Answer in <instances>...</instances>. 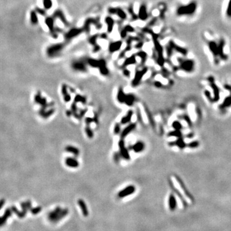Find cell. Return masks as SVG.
Masks as SVG:
<instances>
[{"instance_id":"6da1fadb","label":"cell","mask_w":231,"mask_h":231,"mask_svg":"<svg viewBox=\"0 0 231 231\" xmlns=\"http://www.w3.org/2000/svg\"><path fill=\"white\" fill-rule=\"evenodd\" d=\"M64 47V44H61V43L50 46L47 48V50H46L47 55L50 57H56L57 55H59L60 52L62 51Z\"/></svg>"},{"instance_id":"7a4b0ae2","label":"cell","mask_w":231,"mask_h":231,"mask_svg":"<svg viewBox=\"0 0 231 231\" xmlns=\"http://www.w3.org/2000/svg\"><path fill=\"white\" fill-rule=\"evenodd\" d=\"M118 146L119 148V153L121 157L124 159L125 160H127V161L130 160V153H129V152L128 149L127 148V147L125 146L124 139H121L119 140L118 143Z\"/></svg>"},{"instance_id":"3957f363","label":"cell","mask_w":231,"mask_h":231,"mask_svg":"<svg viewBox=\"0 0 231 231\" xmlns=\"http://www.w3.org/2000/svg\"><path fill=\"white\" fill-rule=\"evenodd\" d=\"M147 71H148L147 67H144L142 70H139V71H136V73H135V74L134 78L133 80H132V87H135L139 84V83L141 82V80H142V78H143V76L145 75Z\"/></svg>"},{"instance_id":"277c9868","label":"cell","mask_w":231,"mask_h":231,"mask_svg":"<svg viewBox=\"0 0 231 231\" xmlns=\"http://www.w3.org/2000/svg\"><path fill=\"white\" fill-rule=\"evenodd\" d=\"M54 20L55 19L53 17H46L45 19V23L47 24V26L48 27L49 30H50V32L51 33V34L53 37V38H57L58 35H57V32L55 30L54 28Z\"/></svg>"},{"instance_id":"5b68a950","label":"cell","mask_w":231,"mask_h":231,"mask_svg":"<svg viewBox=\"0 0 231 231\" xmlns=\"http://www.w3.org/2000/svg\"><path fill=\"white\" fill-rule=\"evenodd\" d=\"M87 62H85L82 60H76L74 61L71 64V67L76 71L80 72H86L87 71Z\"/></svg>"},{"instance_id":"8992f818","label":"cell","mask_w":231,"mask_h":231,"mask_svg":"<svg viewBox=\"0 0 231 231\" xmlns=\"http://www.w3.org/2000/svg\"><path fill=\"white\" fill-rule=\"evenodd\" d=\"M135 191V187L133 185H130L128 186L124 189L120 191L118 193V195L119 198H124V197L130 196L132 194H133Z\"/></svg>"},{"instance_id":"52a82bcc","label":"cell","mask_w":231,"mask_h":231,"mask_svg":"<svg viewBox=\"0 0 231 231\" xmlns=\"http://www.w3.org/2000/svg\"><path fill=\"white\" fill-rule=\"evenodd\" d=\"M83 29L82 28H74L71 29L68 32L66 33L65 34V39L67 40H71L73 38L76 37V36L79 35L80 33L83 32Z\"/></svg>"},{"instance_id":"ba28073f","label":"cell","mask_w":231,"mask_h":231,"mask_svg":"<svg viewBox=\"0 0 231 231\" xmlns=\"http://www.w3.org/2000/svg\"><path fill=\"white\" fill-rule=\"evenodd\" d=\"M136 128V123H131L130 124L128 125L121 132V139H124L128 135L130 134L131 132L135 130V128Z\"/></svg>"},{"instance_id":"9c48e42d","label":"cell","mask_w":231,"mask_h":231,"mask_svg":"<svg viewBox=\"0 0 231 231\" xmlns=\"http://www.w3.org/2000/svg\"><path fill=\"white\" fill-rule=\"evenodd\" d=\"M65 164L70 168H77L79 167V162L76 158L73 157H67L65 159Z\"/></svg>"},{"instance_id":"30bf717a","label":"cell","mask_w":231,"mask_h":231,"mask_svg":"<svg viewBox=\"0 0 231 231\" xmlns=\"http://www.w3.org/2000/svg\"><path fill=\"white\" fill-rule=\"evenodd\" d=\"M108 12L110 14H116L121 19H125L127 18V14L120 8H110Z\"/></svg>"},{"instance_id":"8fae6325","label":"cell","mask_w":231,"mask_h":231,"mask_svg":"<svg viewBox=\"0 0 231 231\" xmlns=\"http://www.w3.org/2000/svg\"><path fill=\"white\" fill-rule=\"evenodd\" d=\"M144 148H145V144L142 141H137L132 146L131 148V149L136 153L142 152Z\"/></svg>"},{"instance_id":"7c38bea8","label":"cell","mask_w":231,"mask_h":231,"mask_svg":"<svg viewBox=\"0 0 231 231\" xmlns=\"http://www.w3.org/2000/svg\"><path fill=\"white\" fill-rule=\"evenodd\" d=\"M122 46V42L121 41H118L110 43L109 46V51L110 53H114L120 50Z\"/></svg>"},{"instance_id":"4fadbf2b","label":"cell","mask_w":231,"mask_h":231,"mask_svg":"<svg viewBox=\"0 0 231 231\" xmlns=\"http://www.w3.org/2000/svg\"><path fill=\"white\" fill-rule=\"evenodd\" d=\"M133 114H134L133 110H129L127 112V114H126V115L123 116L121 118L120 123H121V125L128 124V123H129L131 121V119H132V116H133Z\"/></svg>"},{"instance_id":"5bb4252c","label":"cell","mask_w":231,"mask_h":231,"mask_svg":"<svg viewBox=\"0 0 231 231\" xmlns=\"http://www.w3.org/2000/svg\"><path fill=\"white\" fill-rule=\"evenodd\" d=\"M138 17L143 21L146 20L148 18V13L145 5H142L140 7L139 10Z\"/></svg>"},{"instance_id":"9a60e30c","label":"cell","mask_w":231,"mask_h":231,"mask_svg":"<svg viewBox=\"0 0 231 231\" xmlns=\"http://www.w3.org/2000/svg\"><path fill=\"white\" fill-rule=\"evenodd\" d=\"M126 94L123 90V88L121 87H120L118 89V94H117V100H118V102L119 103H124L125 98H126Z\"/></svg>"},{"instance_id":"2e32d148","label":"cell","mask_w":231,"mask_h":231,"mask_svg":"<svg viewBox=\"0 0 231 231\" xmlns=\"http://www.w3.org/2000/svg\"><path fill=\"white\" fill-rule=\"evenodd\" d=\"M98 68H99L100 72L102 75L106 76L109 73V69H108V68L107 67L105 61L103 59H101L100 60V67H98Z\"/></svg>"},{"instance_id":"e0dca14e","label":"cell","mask_w":231,"mask_h":231,"mask_svg":"<svg viewBox=\"0 0 231 231\" xmlns=\"http://www.w3.org/2000/svg\"><path fill=\"white\" fill-rule=\"evenodd\" d=\"M53 17L54 19H55V18H58V19H60L62 21V23L65 24L66 26H67L69 24L68 23H67V21H66L65 17H64L62 12L60 11V10L55 11L53 15Z\"/></svg>"},{"instance_id":"ac0fdd59","label":"cell","mask_w":231,"mask_h":231,"mask_svg":"<svg viewBox=\"0 0 231 231\" xmlns=\"http://www.w3.org/2000/svg\"><path fill=\"white\" fill-rule=\"evenodd\" d=\"M85 62H87V65L94 68H98L100 65V60H96L94 58H88Z\"/></svg>"},{"instance_id":"d6986e66","label":"cell","mask_w":231,"mask_h":231,"mask_svg":"<svg viewBox=\"0 0 231 231\" xmlns=\"http://www.w3.org/2000/svg\"><path fill=\"white\" fill-rule=\"evenodd\" d=\"M65 150L67 152L72 153L73 155H74L76 157L78 156L80 154V150L78 148H76L75 146H72V145H67L65 148Z\"/></svg>"},{"instance_id":"ffe728a7","label":"cell","mask_w":231,"mask_h":231,"mask_svg":"<svg viewBox=\"0 0 231 231\" xmlns=\"http://www.w3.org/2000/svg\"><path fill=\"white\" fill-rule=\"evenodd\" d=\"M135 100V97L134 94H128L126 95L125 100V104L127 105V106L131 107L134 105Z\"/></svg>"},{"instance_id":"44dd1931","label":"cell","mask_w":231,"mask_h":231,"mask_svg":"<svg viewBox=\"0 0 231 231\" xmlns=\"http://www.w3.org/2000/svg\"><path fill=\"white\" fill-rule=\"evenodd\" d=\"M105 23L107 26V32L109 33H111L112 29L114 28V21L112 19L111 17H107L105 18Z\"/></svg>"},{"instance_id":"7402d4cb","label":"cell","mask_w":231,"mask_h":231,"mask_svg":"<svg viewBox=\"0 0 231 231\" xmlns=\"http://www.w3.org/2000/svg\"><path fill=\"white\" fill-rule=\"evenodd\" d=\"M136 62V58H135V55H132L130 57L127 58L123 63V66L124 67H127L129 65H132V64H134Z\"/></svg>"},{"instance_id":"603a6c76","label":"cell","mask_w":231,"mask_h":231,"mask_svg":"<svg viewBox=\"0 0 231 231\" xmlns=\"http://www.w3.org/2000/svg\"><path fill=\"white\" fill-rule=\"evenodd\" d=\"M30 20L31 23L33 24H37L38 23V17L35 10H32L30 12Z\"/></svg>"},{"instance_id":"cb8c5ba5","label":"cell","mask_w":231,"mask_h":231,"mask_svg":"<svg viewBox=\"0 0 231 231\" xmlns=\"http://www.w3.org/2000/svg\"><path fill=\"white\" fill-rule=\"evenodd\" d=\"M85 134L87 135V136L89 138V139H92V137H94V132L93 130H92V129L90 128L89 125L86 126L85 128Z\"/></svg>"},{"instance_id":"d4e9b609","label":"cell","mask_w":231,"mask_h":231,"mask_svg":"<svg viewBox=\"0 0 231 231\" xmlns=\"http://www.w3.org/2000/svg\"><path fill=\"white\" fill-rule=\"evenodd\" d=\"M75 103H76L78 102H81L82 103L85 104L86 103V98L84 96H82L80 94L76 95V96L75 98V100H74Z\"/></svg>"},{"instance_id":"484cf974","label":"cell","mask_w":231,"mask_h":231,"mask_svg":"<svg viewBox=\"0 0 231 231\" xmlns=\"http://www.w3.org/2000/svg\"><path fill=\"white\" fill-rule=\"evenodd\" d=\"M43 4L46 10H49L52 7V1L51 0H43Z\"/></svg>"},{"instance_id":"4316f807","label":"cell","mask_w":231,"mask_h":231,"mask_svg":"<svg viewBox=\"0 0 231 231\" xmlns=\"http://www.w3.org/2000/svg\"><path fill=\"white\" fill-rule=\"evenodd\" d=\"M78 204L80 205V207L82 209V210L83 211V212H84V213H87V207H86V205L85 204V202H84V200H78Z\"/></svg>"},{"instance_id":"83f0119b","label":"cell","mask_w":231,"mask_h":231,"mask_svg":"<svg viewBox=\"0 0 231 231\" xmlns=\"http://www.w3.org/2000/svg\"><path fill=\"white\" fill-rule=\"evenodd\" d=\"M121 132V125H120L119 123H116L114 127V133L116 135H118Z\"/></svg>"},{"instance_id":"f1b7e54d","label":"cell","mask_w":231,"mask_h":231,"mask_svg":"<svg viewBox=\"0 0 231 231\" xmlns=\"http://www.w3.org/2000/svg\"><path fill=\"white\" fill-rule=\"evenodd\" d=\"M136 116H137V118L138 121L141 124H143L142 116H141V110L139 109V107H137V109H136Z\"/></svg>"},{"instance_id":"f546056e","label":"cell","mask_w":231,"mask_h":231,"mask_svg":"<svg viewBox=\"0 0 231 231\" xmlns=\"http://www.w3.org/2000/svg\"><path fill=\"white\" fill-rule=\"evenodd\" d=\"M169 204L171 209H174L175 207V199L173 196H170V197H169Z\"/></svg>"},{"instance_id":"4dcf8cb0","label":"cell","mask_w":231,"mask_h":231,"mask_svg":"<svg viewBox=\"0 0 231 231\" xmlns=\"http://www.w3.org/2000/svg\"><path fill=\"white\" fill-rule=\"evenodd\" d=\"M144 109H145V112H146V115H147V116H148V120L150 121V124L152 125L153 127V125H154V121H153V119H152V116H151V114H150V111L148 110V109H147V107L145 106V107H144Z\"/></svg>"},{"instance_id":"1f68e13d","label":"cell","mask_w":231,"mask_h":231,"mask_svg":"<svg viewBox=\"0 0 231 231\" xmlns=\"http://www.w3.org/2000/svg\"><path fill=\"white\" fill-rule=\"evenodd\" d=\"M137 55L141 58V60H142V63H144V61L146 60V57H147V55H146V53H145V52L139 51L137 53Z\"/></svg>"},{"instance_id":"d6a6232c","label":"cell","mask_w":231,"mask_h":231,"mask_svg":"<svg viewBox=\"0 0 231 231\" xmlns=\"http://www.w3.org/2000/svg\"><path fill=\"white\" fill-rule=\"evenodd\" d=\"M71 100V96L69 93H67L66 94L64 95V100L66 103H68Z\"/></svg>"},{"instance_id":"836d02e7","label":"cell","mask_w":231,"mask_h":231,"mask_svg":"<svg viewBox=\"0 0 231 231\" xmlns=\"http://www.w3.org/2000/svg\"><path fill=\"white\" fill-rule=\"evenodd\" d=\"M120 157H121V155H120L119 153H115L114 155L113 156V159L114 160V161L116 162H118L120 161Z\"/></svg>"},{"instance_id":"e575fe53","label":"cell","mask_w":231,"mask_h":231,"mask_svg":"<svg viewBox=\"0 0 231 231\" xmlns=\"http://www.w3.org/2000/svg\"><path fill=\"white\" fill-rule=\"evenodd\" d=\"M96 39H97V35H94L91 37L89 39V42L92 45H95L96 42Z\"/></svg>"},{"instance_id":"d590c367","label":"cell","mask_w":231,"mask_h":231,"mask_svg":"<svg viewBox=\"0 0 231 231\" xmlns=\"http://www.w3.org/2000/svg\"><path fill=\"white\" fill-rule=\"evenodd\" d=\"M124 30L127 32H134V29L130 25H127V26H125Z\"/></svg>"},{"instance_id":"8d00e7d4","label":"cell","mask_w":231,"mask_h":231,"mask_svg":"<svg viewBox=\"0 0 231 231\" xmlns=\"http://www.w3.org/2000/svg\"><path fill=\"white\" fill-rule=\"evenodd\" d=\"M62 93L63 95H65L67 93H68L67 92V86H66V85H62Z\"/></svg>"},{"instance_id":"74e56055","label":"cell","mask_w":231,"mask_h":231,"mask_svg":"<svg viewBox=\"0 0 231 231\" xmlns=\"http://www.w3.org/2000/svg\"><path fill=\"white\" fill-rule=\"evenodd\" d=\"M35 11L37 12V13H39V14H41L42 15H46V11L44 10H42V9H41V8H37L36 9H35Z\"/></svg>"},{"instance_id":"f35d334b","label":"cell","mask_w":231,"mask_h":231,"mask_svg":"<svg viewBox=\"0 0 231 231\" xmlns=\"http://www.w3.org/2000/svg\"><path fill=\"white\" fill-rule=\"evenodd\" d=\"M123 75H124L125 76H127V77H129L130 75V71L127 69H125L124 70H123Z\"/></svg>"},{"instance_id":"ab89813d","label":"cell","mask_w":231,"mask_h":231,"mask_svg":"<svg viewBox=\"0 0 231 231\" xmlns=\"http://www.w3.org/2000/svg\"><path fill=\"white\" fill-rule=\"evenodd\" d=\"M92 121H93V119H92L91 118H85V123H86V124H87V125H89V124H90V123Z\"/></svg>"},{"instance_id":"60d3db41","label":"cell","mask_w":231,"mask_h":231,"mask_svg":"<svg viewBox=\"0 0 231 231\" xmlns=\"http://www.w3.org/2000/svg\"><path fill=\"white\" fill-rule=\"evenodd\" d=\"M66 114L68 116H69L70 115H71L72 114V112H70L69 110H67L66 111Z\"/></svg>"}]
</instances>
